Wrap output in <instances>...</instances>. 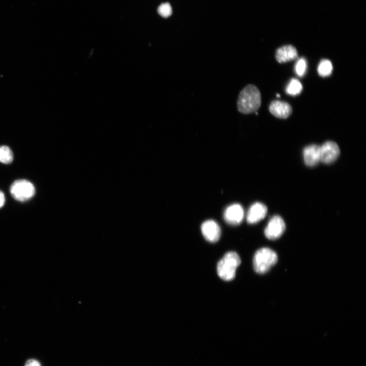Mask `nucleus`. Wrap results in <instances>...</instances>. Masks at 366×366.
I'll list each match as a JSON object with an SVG mask.
<instances>
[{"label":"nucleus","instance_id":"obj_1","mask_svg":"<svg viewBox=\"0 0 366 366\" xmlns=\"http://www.w3.org/2000/svg\"><path fill=\"white\" fill-rule=\"evenodd\" d=\"M261 94L258 89L253 85H249L240 92L238 102V111L243 114L256 112L260 107Z\"/></svg>","mask_w":366,"mask_h":366},{"label":"nucleus","instance_id":"obj_2","mask_svg":"<svg viewBox=\"0 0 366 366\" xmlns=\"http://www.w3.org/2000/svg\"><path fill=\"white\" fill-rule=\"evenodd\" d=\"M241 264L239 255L235 252H229L218 263L217 273L225 281H231L236 276V270Z\"/></svg>","mask_w":366,"mask_h":366},{"label":"nucleus","instance_id":"obj_3","mask_svg":"<svg viewBox=\"0 0 366 366\" xmlns=\"http://www.w3.org/2000/svg\"><path fill=\"white\" fill-rule=\"evenodd\" d=\"M277 260V255L273 250L268 248L260 249L254 256V269L257 273L265 274L276 264Z\"/></svg>","mask_w":366,"mask_h":366},{"label":"nucleus","instance_id":"obj_4","mask_svg":"<svg viewBox=\"0 0 366 366\" xmlns=\"http://www.w3.org/2000/svg\"><path fill=\"white\" fill-rule=\"evenodd\" d=\"M12 196L17 200L25 202L31 199L35 194L33 184L26 180L15 181L10 188Z\"/></svg>","mask_w":366,"mask_h":366},{"label":"nucleus","instance_id":"obj_5","mask_svg":"<svg viewBox=\"0 0 366 366\" xmlns=\"http://www.w3.org/2000/svg\"><path fill=\"white\" fill-rule=\"evenodd\" d=\"M286 226L282 218L278 215L273 217L265 231L266 237L270 240H276L284 233Z\"/></svg>","mask_w":366,"mask_h":366},{"label":"nucleus","instance_id":"obj_6","mask_svg":"<svg viewBox=\"0 0 366 366\" xmlns=\"http://www.w3.org/2000/svg\"><path fill=\"white\" fill-rule=\"evenodd\" d=\"M321 162L330 165L335 162L340 155V148L335 142L328 141L320 146Z\"/></svg>","mask_w":366,"mask_h":366},{"label":"nucleus","instance_id":"obj_7","mask_svg":"<svg viewBox=\"0 0 366 366\" xmlns=\"http://www.w3.org/2000/svg\"><path fill=\"white\" fill-rule=\"evenodd\" d=\"M244 216V211L242 206L238 203L229 206L224 213L225 221L232 226H237L241 224Z\"/></svg>","mask_w":366,"mask_h":366},{"label":"nucleus","instance_id":"obj_8","mask_svg":"<svg viewBox=\"0 0 366 366\" xmlns=\"http://www.w3.org/2000/svg\"><path fill=\"white\" fill-rule=\"evenodd\" d=\"M201 230L204 238L210 242L215 243L221 238V228L213 220L204 222L201 225Z\"/></svg>","mask_w":366,"mask_h":366},{"label":"nucleus","instance_id":"obj_9","mask_svg":"<svg viewBox=\"0 0 366 366\" xmlns=\"http://www.w3.org/2000/svg\"><path fill=\"white\" fill-rule=\"evenodd\" d=\"M267 207L261 202H255L249 208L247 215L246 220L249 224H255L259 223L267 216Z\"/></svg>","mask_w":366,"mask_h":366},{"label":"nucleus","instance_id":"obj_10","mask_svg":"<svg viewBox=\"0 0 366 366\" xmlns=\"http://www.w3.org/2000/svg\"><path fill=\"white\" fill-rule=\"evenodd\" d=\"M305 164L309 167H313L321 162L320 146L311 144L306 146L303 151Z\"/></svg>","mask_w":366,"mask_h":366},{"label":"nucleus","instance_id":"obj_11","mask_svg":"<svg viewBox=\"0 0 366 366\" xmlns=\"http://www.w3.org/2000/svg\"><path fill=\"white\" fill-rule=\"evenodd\" d=\"M270 113L275 117L280 119H286L292 112V108L287 102L275 100L269 107Z\"/></svg>","mask_w":366,"mask_h":366},{"label":"nucleus","instance_id":"obj_12","mask_svg":"<svg viewBox=\"0 0 366 366\" xmlns=\"http://www.w3.org/2000/svg\"><path fill=\"white\" fill-rule=\"evenodd\" d=\"M298 57V53L297 49L291 45H287L279 48L276 53V59L279 63L294 60Z\"/></svg>","mask_w":366,"mask_h":366},{"label":"nucleus","instance_id":"obj_13","mask_svg":"<svg viewBox=\"0 0 366 366\" xmlns=\"http://www.w3.org/2000/svg\"><path fill=\"white\" fill-rule=\"evenodd\" d=\"M333 69V65L331 61L324 59L320 62L318 71L319 75L325 78L329 77L332 74Z\"/></svg>","mask_w":366,"mask_h":366},{"label":"nucleus","instance_id":"obj_14","mask_svg":"<svg viewBox=\"0 0 366 366\" xmlns=\"http://www.w3.org/2000/svg\"><path fill=\"white\" fill-rule=\"evenodd\" d=\"M303 89V86L300 82L296 79L291 80L286 88V92L291 96H296L300 94Z\"/></svg>","mask_w":366,"mask_h":366},{"label":"nucleus","instance_id":"obj_15","mask_svg":"<svg viewBox=\"0 0 366 366\" xmlns=\"http://www.w3.org/2000/svg\"><path fill=\"white\" fill-rule=\"evenodd\" d=\"M14 160V154L9 146H0V162L5 164H11Z\"/></svg>","mask_w":366,"mask_h":366},{"label":"nucleus","instance_id":"obj_16","mask_svg":"<svg viewBox=\"0 0 366 366\" xmlns=\"http://www.w3.org/2000/svg\"><path fill=\"white\" fill-rule=\"evenodd\" d=\"M307 63L304 58L299 59L295 65L296 74L300 77H303L306 72Z\"/></svg>","mask_w":366,"mask_h":366},{"label":"nucleus","instance_id":"obj_17","mask_svg":"<svg viewBox=\"0 0 366 366\" xmlns=\"http://www.w3.org/2000/svg\"><path fill=\"white\" fill-rule=\"evenodd\" d=\"M158 13L163 18H169L172 15V7L169 3L163 4L159 7Z\"/></svg>","mask_w":366,"mask_h":366},{"label":"nucleus","instance_id":"obj_18","mask_svg":"<svg viewBox=\"0 0 366 366\" xmlns=\"http://www.w3.org/2000/svg\"><path fill=\"white\" fill-rule=\"evenodd\" d=\"M25 366H41L40 363L36 359H30L27 361Z\"/></svg>","mask_w":366,"mask_h":366},{"label":"nucleus","instance_id":"obj_19","mask_svg":"<svg viewBox=\"0 0 366 366\" xmlns=\"http://www.w3.org/2000/svg\"><path fill=\"white\" fill-rule=\"evenodd\" d=\"M6 202V198L4 193L0 191V208L4 206Z\"/></svg>","mask_w":366,"mask_h":366},{"label":"nucleus","instance_id":"obj_20","mask_svg":"<svg viewBox=\"0 0 366 366\" xmlns=\"http://www.w3.org/2000/svg\"><path fill=\"white\" fill-rule=\"evenodd\" d=\"M277 96L278 97H280V95H279L278 94H277Z\"/></svg>","mask_w":366,"mask_h":366}]
</instances>
